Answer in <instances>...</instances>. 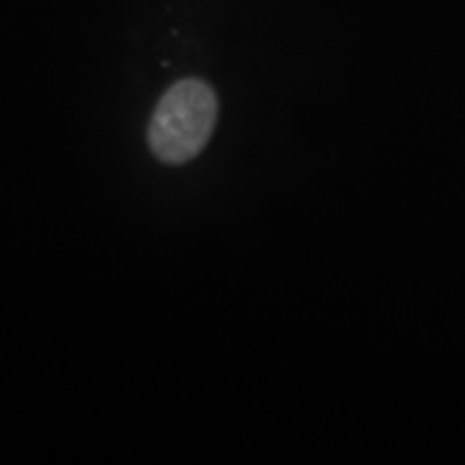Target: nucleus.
<instances>
[{
  "mask_svg": "<svg viewBox=\"0 0 465 465\" xmlns=\"http://www.w3.org/2000/svg\"><path fill=\"white\" fill-rule=\"evenodd\" d=\"M218 121V100L212 86L188 78L171 86L155 108L149 144L166 164H185L201 153Z\"/></svg>",
  "mask_w": 465,
  "mask_h": 465,
  "instance_id": "1",
  "label": "nucleus"
}]
</instances>
